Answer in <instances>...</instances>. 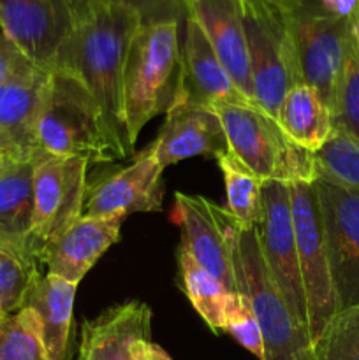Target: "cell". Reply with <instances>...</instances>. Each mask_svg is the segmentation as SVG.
<instances>
[{"label": "cell", "instance_id": "obj_1", "mask_svg": "<svg viewBox=\"0 0 359 360\" xmlns=\"http://www.w3.org/2000/svg\"><path fill=\"white\" fill-rule=\"evenodd\" d=\"M139 25L134 11L113 0H73V27L51 69L69 74L90 91L125 157L134 150L122 116L123 65Z\"/></svg>", "mask_w": 359, "mask_h": 360}, {"label": "cell", "instance_id": "obj_2", "mask_svg": "<svg viewBox=\"0 0 359 360\" xmlns=\"http://www.w3.org/2000/svg\"><path fill=\"white\" fill-rule=\"evenodd\" d=\"M37 157H76L88 164L127 158L113 139L102 109L69 74L49 70L35 123ZM34 158V160H35Z\"/></svg>", "mask_w": 359, "mask_h": 360}, {"label": "cell", "instance_id": "obj_3", "mask_svg": "<svg viewBox=\"0 0 359 360\" xmlns=\"http://www.w3.org/2000/svg\"><path fill=\"white\" fill-rule=\"evenodd\" d=\"M180 23H141L132 35L123 65L122 116L134 150L143 127L168 112L180 90Z\"/></svg>", "mask_w": 359, "mask_h": 360}, {"label": "cell", "instance_id": "obj_4", "mask_svg": "<svg viewBox=\"0 0 359 360\" xmlns=\"http://www.w3.org/2000/svg\"><path fill=\"white\" fill-rule=\"evenodd\" d=\"M236 290L260 327L263 360H312L310 334L289 309L271 278L260 248L259 229H239L232 245Z\"/></svg>", "mask_w": 359, "mask_h": 360}, {"label": "cell", "instance_id": "obj_5", "mask_svg": "<svg viewBox=\"0 0 359 360\" xmlns=\"http://www.w3.org/2000/svg\"><path fill=\"white\" fill-rule=\"evenodd\" d=\"M287 27L301 83L315 88L329 111L336 105L348 51L354 41V20L327 13L319 0H271Z\"/></svg>", "mask_w": 359, "mask_h": 360}, {"label": "cell", "instance_id": "obj_6", "mask_svg": "<svg viewBox=\"0 0 359 360\" xmlns=\"http://www.w3.org/2000/svg\"><path fill=\"white\" fill-rule=\"evenodd\" d=\"M224 127L229 153L260 181L313 183V153L292 143L278 122L252 102L213 108Z\"/></svg>", "mask_w": 359, "mask_h": 360}, {"label": "cell", "instance_id": "obj_7", "mask_svg": "<svg viewBox=\"0 0 359 360\" xmlns=\"http://www.w3.org/2000/svg\"><path fill=\"white\" fill-rule=\"evenodd\" d=\"M253 101L277 120L285 95L301 83L287 27L271 0H243Z\"/></svg>", "mask_w": 359, "mask_h": 360}, {"label": "cell", "instance_id": "obj_8", "mask_svg": "<svg viewBox=\"0 0 359 360\" xmlns=\"http://www.w3.org/2000/svg\"><path fill=\"white\" fill-rule=\"evenodd\" d=\"M289 197L298 245L299 271L306 299L308 334L313 345L327 322L340 311V306L331 276L322 214L315 190L312 183L294 181L289 185Z\"/></svg>", "mask_w": 359, "mask_h": 360}, {"label": "cell", "instance_id": "obj_9", "mask_svg": "<svg viewBox=\"0 0 359 360\" xmlns=\"http://www.w3.org/2000/svg\"><path fill=\"white\" fill-rule=\"evenodd\" d=\"M88 162L76 157H37L34 160V213L30 252H42L83 217Z\"/></svg>", "mask_w": 359, "mask_h": 360}, {"label": "cell", "instance_id": "obj_10", "mask_svg": "<svg viewBox=\"0 0 359 360\" xmlns=\"http://www.w3.org/2000/svg\"><path fill=\"white\" fill-rule=\"evenodd\" d=\"M257 229L271 278L294 319L308 330L306 299L299 271L298 245L287 183L277 179L263 183V218Z\"/></svg>", "mask_w": 359, "mask_h": 360}, {"label": "cell", "instance_id": "obj_11", "mask_svg": "<svg viewBox=\"0 0 359 360\" xmlns=\"http://www.w3.org/2000/svg\"><path fill=\"white\" fill-rule=\"evenodd\" d=\"M340 309L359 304V193L313 179Z\"/></svg>", "mask_w": 359, "mask_h": 360}, {"label": "cell", "instance_id": "obj_12", "mask_svg": "<svg viewBox=\"0 0 359 360\" xmlns=\"http://www.w3.org/2000/svg\"><path fill=\"white\" fill-rule=\"evenodd\" d=\"M176 213L182 227V246L197 264L213 274L229 292L238 294L232 271V245L239 227L225 207L204 197L176 192Z\"/></svg>", "mask_w": 359, "mask_h": 360}, {"label": "cell", "instance_id": "obj_13", "mask_svg": "<svg viewBox=\"0 0 359 360\" xmlns=\"http://www.w3.org/2000/svg\"><path fill=\"white\" fill-rule=\"evenodd\" d=\"M70 27L73 0H0V32L37 69H53Z\"/></svg>", "mask_w": 359, "mask_h": 360}, {"label": "cell", "instance_id": "obj_14", "mask_svg": "<svg viewBox=\"0 0 359 360\" xmlns=\"http://www.w3.org/2000/svg\"><path fill=\"white\" fill-rule=\"evenodd\" d=\"M162 167L151 146L130 165L102 176L84 192L83 217L123 218L162 210Z\"/></svg>", "mask_w": 359, "mask_h": 360}, {"label": "cell", "instance_id": "obj_15", "mask_svg": "<svg viewBox=\"0 0 359 360\" xmlns=\"http://www.w3.org/2000/svg\"><path fill=\"white\" fill-rule=\"evenodd\" d=\"M162 167L190 157L218 158L229 151L224 127L213 108H204L176 97L151 144Z\"/></svg>", "mask_w": 359, "mask_h": 360}, {"label": "cell", "instance_id": "obj_16", "mask_svg": "<svg viewBox=\"0 0 359 360\" xmlns=\"http://www.w3.org/2000/svg\"><path fill=\"white\" fill-rule=\"evenodd\" d=\"M187 9L189 18L199 25L213 46L236 88L246 101L256 104L243 23V0H187Z\"/></svg>", "mask_w": 359, "mask_h": 360}, {"label": "cell", "instance_id": "obj_17", "mask_svg": "<svg viewBox=\"0 0 359 360\" xmlns=\"http://www.w3.org/2000/svg\"><path fill=\"white\" fill-rule=\"evenodd\" d=\"M176 97L204 108L250 102L232 83L213 46L192 18H187L185 21L182 76H180V90Z\"/></svg>", "mask_w": 359, "mask_h": 360}, {"label": "cell", "instance_id": "obj_18", "mask_svg": "<svg viewBox=\"0 0 359 360\" xmlns=\"http://www.w3.org/2000/svg\"><path fill=\"white\" fill-rule=\"evenodd\" d=\"M123 218L81 217L69 231L42 252L39 266L49 274L80 285L99 259L120 241Z\"/></svg>", "mask_w": 359, "mask_h": 360}, {"label": "cell", "instance_id": "obj_19", "mask_svg": "<svg viewBox=\"0 0 359 360\" xmlns=\"http://www.w3.org/2000/svg\"><path fill=\"white\" fill-rule=\"evenodd\" d=\"M151 309L141 301L113 306L83 326L77 360H136L132 345L150 340Z\"/></svg>", "mask_w": 359, "mask_h": 360}, {"label": "cell", "instance_id": "obj_20", "mask_svg": "<svg viewBox=\"0 0 359 360\" xmlns=\"http://www.w3.org/2000/svg\"><path fill=\"white\" fill-rule=\"evenodd\" d=\"M49 70L0 86V151L14 162H34L35 123Z\"/></svg>", "mask_w": 359, "mask_h": 360}, {"label": "cell", "instance_id": "obj_21", "mask_svg": "<svg viewBox=\"0 0 359 360\" xmlns=\"http://www.w3.org/2000/svg\"><path fill=\"white\" fill-rule=\"evenodd\" d=\"M77 283L55 274L39 273L25 299L37 320L39 336L48 360H69V338L73 326L74 297Z\"/></svg>", "mask_w": 359, "mask_h": 360}, {"label": "cell", "instance_id": "obj_22", "mask_svg": "<svg viewBox=\"0 0 359 360\" xmlns=\"http://www.w3.org/2000/svg\"><path fill=\"white\" fill-rule=\"evenodd\" d=\"M34 162H18L0 176V250L37 266L30 252Z\"/></svg>", "mask_w": 359, "mask_h": 360}, {"label": "cell", "instance_id": "obj_23", "mask_svg": "<svg viewBox=\"0 0 359 360\" xmlns=\"http://www.w3.org/2000/svg\"><path fill=\"white\" fill-rule=\"evenodd\" d=\"M277 122L292 143L312 153L326 143L333 129L329 108L315 88L305 83L296 84L287 91Z\"/></svg>", "mask_w": 359, "mask_h": 360}, {"label": "cell", "instance_id": "obj_24", "mask_svg": "<svg viewBox=\"0 0 359 360\" xmlns=\"http://www.w3.org/2000/svg\"><path fill=\"white\" fill-rule=\"evenodd\" d=\"M180 271H182L183 290L192 302L194 309L203 316L211 330L215 333L224 330L227 306L236 294L229 292L213 274L203 269L183 248H180Z\"/></svg>", "mask_w": 359, "mask_h": 360}, {"label": "cell", "instance_id": "obj_25", "mask_svg": "<svg viewBox=\"0 0 359 360\" xmlns=\"http://www.w3.org/2000/svg\"><path fill=\"white\" fill-rule=\"evenodd\" d=\"M225 179L227 207L241 229H252L263 218V183L250 169L236 160L231 153L217 158Z\"/></svg>", "mask_w": 359, "mask_h": 360}, {"label": "cell", "instance_id": "obj_26", "mask_svg": "<svg viewBox=\"0 0 359 360\" xmlns=\"http://www.w3.org/2000/svg\"><path fill=\"white\" fill-rule=\"evenodd\" d=\"M315 179L359 193V144L333 125L326 143L313 153Z\"/></svg>", "mask_w": 359, "mask_h": 360}, {"label": "cell", "instance_id": "obj_27", "mask_svg": "<svg viewBox=\"0 0 359 360\" xmlns=\"http://www.w3.org/2000/svg\"><path fill=\"white\" fill-rule=\"evenodd\" d=\"M312 360H359V304L340 309L312 345Z\"/></svg>", "mask_w": 359, "mask_h": 360}, {"label": "cell", "instance_id": "obj_28", "mask_svg": "<svg viewBox=\"0 0 359 360\" xmlns=\"http://www.w3.org/2000/svg\"><path fill=\"white\" fill-rule=\"evenodd\" d=\"M0 360H48L37 320L28 308L0 315Z\"/></svg>", "mask_w": 359, "mask_h": 360}, {"label": "cell", "instance_id": "obj_29", "mask_svg": "<svg viewBox=\"0 0 359 360\" xmlns=\"http://www.w3.org/2000/svg\"><path fill=\"white\" fill-rule=\"evenodd\" d=\"M331 118H333L334 127L344 130L352 141L359 144V39L355 34V20L354 41L348 51L344 79H341L336 105L331 112Z\"/></svg>", "mask_w": 359, "mask_h": 360}, {"label": "cell", "instance_id": "obj_30", "mask_svg": "<svg viewBox=\"0 0 359 360\" xmlns=\"http://www.w3.org/2000/svg\"><path fill=\"white\" fill-rule=\"evenodd\" d=\"M39 273L41 267L0 250V315H11L23 308L32 281Z\"/></svg>", "mask_w": 359, "mask_h": 360}, {"label": "cell", "instance_id": "obj_31", "mask_svg": "<svg viewBox=\"0 0 359 360\" xmlns=\"http://www.w3.org/2000/svg\"><path fill=\"white\" fill-rule=\"evenodd\" d=\"M225 333L231 334L243 348L256 355L257 359H264V341L260 327L243 297L236 294L227 306L225 315Z\"/></svg>", "mask_w": 359, "mask_h": 360}, {"label": "cell", "instance_id": "obj_32", "mask_svg": "<svg viewBox=\"0 0 359 360\" xmlns=\"http://www.w3.org/2000/svg\"><path fill=\"white\" fill-rule=\"evenodd\" d=\"M120 6L129 7L139 16L141 23H185L189 18L187 0H113Z\"/></svg>", "mask_w": 359, "mask_h": 360}, {"label": "cell", "instance_id": "obj_33", "mask_svg": "<svg viewBox=\"0 0 359 360\" xmlns=\"http://www.w3.org/2000/svg\"><path fill=\"white\" fill-rule=\"evenodd\" d=\"M37 67L0 32V86L14 81L28 79L39 72Z\"/></svg>", "mask_w": 359, "mask_h": 360}, {"label": "cell", "instance_id": "obj_34", "mask_svg": "<svg viewBox=\"0 0 359 360\" xmlns=\"http://www.w3.org/2000/svg\"><path fill=\"white\" fill-rule=\"evenodd\" d=\"M327 13L344 20H354L359 11V0H319Z\"/></svg>", "mask_w": 359, "mask_h": 360}, {"label": "cell", "instance_id": "obj_35", "mask_svg": "<svg viewBox=\"0 0 359 360\" xmlns=\"http://www.w3.org/2000/svg\"><path fill=\"white\" fill-rule=\"evenodd\" d=\"M132 354L136 360H171V357L158 345L151 343L146 338L134 341Z\"/></svg>", "mask_w": 359, "mask_h": 360}, {"label": "cell", "instance_id": "obj_36", "mask_svg": "<svg viewBox=\"0 0 359 360\" xmlns=\"http://www.w3.org/2000/svg\"><path fill=\"white\" fill-rule=\"evenodd\" d=\"M13 164H18V162H14L13 158L7 157V155L4 153V151H0V176H2L4 172H6L7 169H9Z\"/></svg>", "mask_w": 359, "mask_h": 360}, {"label": "cell", "instance_id": "obj_37", "mask_svg": "<svg viewBox=\"0 0 359 360\" xmlns=\"http://www.w3.org/2000/svg\"><path fill=\"white\" fill-rule=\"evenodd\" d=\"M355 34H358V39H359V23H358V20H355Z\"/></svg>", "mask_w": 359, "mask_h": 360}, {"label": "cell", "instance_id": "obj_38", "mask_svg": "<svg viewBox=\"0 0 359 360\" xmlns=\"http://www.w3.org/2000/svg\"><path fill=\"white\" fill-rule=\"evenodd\" d=\"M355 20H358V23H359V11H358V16H355Z\"/></svg>", "mask_w": 359, "mask_h": 360}]
</instances>
